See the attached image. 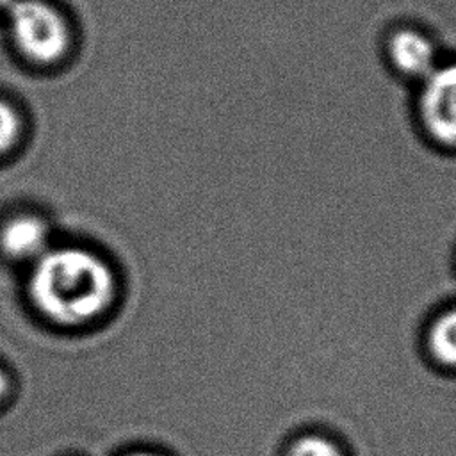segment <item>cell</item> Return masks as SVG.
<instances>
[{
    "mask_svg": "<svg viewBox=\"0 0 456 456\" xmlns=\"http://www.w3.org/2000/svg\"><path fill=\"white\" fill-rule=\"evenodd\" d=\"M5 392H7V378H5V374L0 370V399L5 395Z\"/></svg>",
    "mask_w": 456,
    "mask_h": 456,
    "instance_id": "cell-9",
    "label": "cell"
},
{
    "mask_svg": "<svg viewBox=\"0 0 456 456\" xmlns=\"http://www.w3.org/2000/svg\"><path fill=\"white\" fill-rule=\"evenodd\" d=\"M283 456H351L347 445L335 435L322 429H306L294 435Z\"/></svg>",
    "mask_w": 456,
    "mask_h": 456,
    "instance_id": "cell-7",
    "label": "cell"
},
{
    "mask_svg": "<svg viewBox=\"0 0 456 456\" xmlns=\"http://www.w3.org/2000/svg\"><path fill=\"white\" fill-rule=\"evenodd\" d=\"M426 360L445 374H456V301L440 306L422 331Z\"/></svg>",
    "mask_w": 456,
    "mask_h": 456,
    "instance_id": "cell-5",
    "label": "cell"
},
{
    "mask_svg": "<svg viewBox=\"0 0 456 456\" xmlns=\"http://www.w3.org/2000/svg\"><path fill=\"white\" fill-rule=\"evenodd\" d=\"M415 118L433 148L456 155V61L438 62L419 82Z\"/></svg>",
    "mask_w": 456,
    "mask_h": 456,
    "instance_id": "cell-3",
    "label": "cell"
},
{
    "mask_svg": "<svg viewBox=\"0 0 456 456\" xmlns=\"http://www.w3.org/2000/svg\"><path fill=\"white\" fill-rule=\"evenodd\" d=\"M28 294L43 315L73 326L94 319L110 305L114 276L109 265L87 249H50L37 258Z\"/></svg>",
    "mask_w": 456,
    "mask_h": 456,
    "instance_id": "cell-1",
    "label": "cell"
},
{
    "mask_svg": "<svg viewBox=\"0 0 456 456\" xmlns=\"http://www.w3.org/2000/svg\"><path fill=\"white\" fill-rule=\"evenodd\" d=\"M128 456H160V454H153V452H134V454H128Z\"/></svg>",
    "mask_w": 456,
    "mask_h": 456,
    "instance_id": "cell-10",
    "label": "cell"
},
{
    "mask_svg": "<svg viewBox=\"0 0 456 456\" xmlns=\"http://www.w3.org/2000/svg\"><path fill=\"white\" fill-rule=\"evenodd\" d=\"M7 34L12 48L36 66L62 62L73 48L69 20L48 0H12L7 7Z\"/></svg>",
    "mask_w": 456,
    "mask_h": 456,
    "instance_id": "cell-2",
    "label": "cell"
},
{
    "mask_svg": "<svg viewBox=\"0 0 456 456\" xmlns=\"http://www.w3.org/2000/svg\"><path fill=\"white\" fill-rule=\"evenodd\" d=\"M387 57L397 75L420 82L438 66L435 43L413 27L395 28L387 39Z\"/></svg>",
    "mask_w": 456,
    "mask_h": 456,
    "instance_id": "cell-4",
    "label": "cell"
},
{
    "mask_svg": "<svg viewBox=\"0 0 456 456\" xmlns=\"http://www.w3.org/2000/svg\"><path fill=\"white\" fill-rule=\"evenodd\" d=\"M20 128L21 121L18 110L5 100H0V155L16 142Z\"/></svg>",
    "mask_w": 456,
    "mask_h": 456,
    "instance_id": "cell-8",
    "label": "cell"
},
{
    "mask_svg": "<svg viewBox=\"0 0 456 456\" xmlns=\"http://www.w3.org/2000/svg\"><path fill=\"white\" fill-rule=\"evenodd\" d=\"M0 244L12 258H39L46 253L48 228L39 217L20 216L4 226Z\"/></svg>",
    "mask_w": 456,
    "mask_h": 456,
    "instance_id": "cell-6",
    "label": "cell"
}]
</instances>
